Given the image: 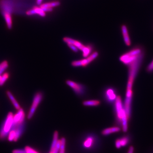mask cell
Listing matches in <instances>:
<instances>
[{
  "mask_svg": "<svg viewBox=\"0 0 153 153\" xmlns=\"http://www.w3.org/2000/svg\"><path fill=\"white\" fill-rule=\"evenodd\" d=\"M144 53L142 54L136 60L129 65L128 77L127 84L125 100L131 102L133 98L132 88L134 81L143 60Z\"/></svg>",
  "mask_w": 153,
  "mask_h": 153,
  "instance_id": "obj_1",
  "label": "cell"
},
{
  "mask_svg": "<svg viewBox=\"0 0 153 153\" xmlns=\"http://www.w3.org/2000/svg\"><path fill=\"white\" fill-rule=\"evenodd\" d=\"M114 110L117 122L122 127L123 131L126 132L128 130V122L129 120L126 113L120 96H117L115 101Z\"/></svg>",
  "mask_w": 153,
  "mask_h": 153,
  "instance_id": "obj_2",
  "label": "cell"
},
{
  "mask_svg": "<svg viewBox=\"0 0 153 153\" xmlns=\"http://www.w3.org/2000/svg\"><path fill=\"white\" fill-rule=\"evenodd\" d=\"M143 53L142 49L138 47H135L122 55L120 57V60L125 65L128 66Z\"/></svg>",
  "mask_w": 153,
  "mask_h": 153,
  "instance_id": "obj_3",
  "label": "cell"
},
{
  "mask_svg": "<svg viewBox=\"0 0 153 153\" xmlns=\"http://www.w3.org/2000/svg\"><path fill=\"white\" fill-rule=\"evenodd\" d=\"M13 114L11 112H9L7 114L0 129V139H4L8 135L9 133L13 128Z\"/></svg>",
  "mask_w": 153,
  "mask_h": 153,
  "instance_id": "obj_4",
  "label": "cell"
},
{
  "mask_svg": "<svg viewBox=\"0 0 153 153\" xmlns=\"http://www.w3.org/2000/svg\"><path fill=\"white\" fill-rule=\"evenodd\" d=\"M98 56V52L96 51L91 53L88 57L84 59L72 61L71 63V66L74 67H80V66L83 67H86L92 61L95 60Z\"/></svg>",
  "mask_w": 153,
  "mask_h": 153,
  "instance_id": "obj_5",
  "label": "cell"
},
{
  "mask_svg": "<svg viewBox=\"0 0 153 153\" xmlns=\"http://www.w3.org/2000/svg\"><path fill=\"white\" fill-rule=\"evenodd\" d=\"M43 98V94L41 91L37 92L34 96L32 106L30 108L29 113H28L27 117L28 119H31L33 117L34 114L36 112V109Z\"/></svg>",
  "mask_w": 153,
  "mask_h": 153,
  "instance_id": "obj_6",
  "label": "cell"
},
{
  "mask_svg": "<svg viewBox=\"0 0 153 153\" xmlns=\"http://www.w3.org/2000/svg\"><path fill=\"white\" fill-rule=\"evenodd\" d=\"M66 84L72 88L76 95L82 96L85 93V85L80 84L72 80H68L66 81Z\"/></svg>",
  "mask_w": 153,
  "mask_h": 153,
  "instance_id": "obj_7",
  "label": "cell"
},
{
  "mask_svg": "<svg viewBox=\"0 0 153 153\" xmlns=\"http://www.w3.org/2000/svg\"><path fill=\"white\" fill-rule=\"evenodd\" d=\"M104 96L105 99L107 102L112 103V102H115L117 96V95L116 90L114 88H109L105 91Z\"/></svg>",
  "mask_w": 153,
  "mask_h": 153,
  "instance_id": "obj_8",
  "label": "cell"
},
{
  "mask_svg": "<svg viewBox=\"0 0 153 153\" xmlns=\"http://www.w3.org/2000/svg\"><path fill=\"white\" fill-rule=\"evenodd\" d=\"M131 137L129 135H126L116 140L115 144L117 149H119L122 147L128 146L131 142Z\"/></svg>",
  "mask_w": 153,
  "mask_h": 153,
  "instance_id": "obj_9",
  "label": "cell"
},
{
  "mask_svg": "<svg viewBox=\"0 0 153 153\" xmlns=\"http://www.w3.org/2000/svg\"><path fill=\"white\" fill-rule=\"evenodd\" d=\"M18 112L13 116V126H18L24 123L25 119V112L22 108L18 110Z\"/></svg>",
  "mask_w": 153,
  "mask_h": 153,
  "instance_id": "obj_10",
  "label": "cell"
},
{
  "mask_svg": "<svg viewBox=\"0 0 153 153\" xmlns=\"http://www.w3.org/2000/svg\"><path fill=\"white\" fill-rule=\"evenodd\" d=\"M121 29V32L122 33L123 36V40L125 43L126 45L127 46L129 47L131 45V42L130 37L129 35L127 27L126 25H122Z\"/></svg>",
  "mask_w": 153,
  "mask_h": 153,
  "instance_id": "obj_11",
  "label": "cell"
},
{
  "mask_svg": "<svg viewBox=\"0 0 153 153\" xmlns=\"http://www.w3.org/2000/svg\"><path fill=\"white\" fill-rule=\"evenodd\" d=\"M63 41L64 42L67 44V43H70L73 44L74 46H75L79 50L82 51L84 48H85V46L83 45L82 43L79 41H77V40H74L72 38H68V37H64L63 38Z\"/></svg>",
  "mask_w": 153,
  "mask_h": 153,
  "instance_id": "obj_12",
  "label": "cell"
},
{
  "mask_svg": "<svg viewBox=\"0 0 153 153\" xmlns=\"http://www.w3.org/2000/svg\"><path fill=\"white\" fill-rule=\"evenodd\" d=\"M35 14H38L42 17L46 16V13L40 7H35L32 10L26 12V15L30 16Z\"/></svg>",
  "mask_w": 153,
  "mask_h": 153,
  "instance_id": "obj_13",
  "label": "cell"
},
{
  "mask_svg": "<svg viewBox=\"0 0 153 153\" xmlns=\"http://www.w3.org/2000/svg\"><path fill=\"white\" fill-rule=\"evenodd\" d=\"M120 127L113 126L104 129L102 131L101 134L103 136H108L111 134L119 132L121 131Z\"/></svg>",
  "mask_w": 153,
  "mask_h": 153,
  "instance_id": "obj_14",
  "label": "cell"
},
{
  "mask_svg": "<svg viewBox=\"0 0 153 153\" xmlns=\"http://www.w3.org/2000/svg\"><path fill=\"white\" fill-rule=\"evenodd\" d=\"M95 142V139L94 137L90 136L87 137L85 138L83 141V147L85 149H89L92 147L93 145H94Z\"/></svg>",
  "mask_w": 153,
  "mask_h": 153,
  "instance_id": "obj_15",
  "label": "cell"
},
{
  "mask_svg": "<svg viewBox=\"0 0 153 153\" xmlns=\"http://www.w3.org/2000/svg\"><path fill=\"white\" fill-rule=\"evenodd\" d=\"M101 104V101L98 100H85L82 102V105L85 106H97Z\"/></svg>",
  "mask_w": 153,
  "mask_h": 153,
  "instance_id": "obj_16",
  "label": "cell"
},
{
  "mask_svg": "<svg viewBox=\"0 0 153 153\" xmlns=\"http://www.w3.org/2000/svg\"><path fill=\"white\" fill-rule=\"evenodd\" d=\"M7 95L8 97L10 100L12 102V103H13V105L15 107V108L17 110L20 109L21 108L20 105L18 103V101L16 100V98L14 97V96L11 93V91H7Z\"/></svg>",
  "mask_w": 153,
  "mask_h": 153,
  "instance_id": "obj_17",
  "label": "cell"
},
{
  "mask_svg": "<svg viewBox=\"0 0 153 153\" xmlns=\"http://www.w3.org/2000/svg\"><path fill=\"white\" fill-rule=\"evenodd\" d=\"M4 15L8 28L9 30H11L13 28V20L10 14L8 12H5L4 13Z\"/></svg>",
  "mask_w": 153,
  "mask_h": 153,
  "instance_id": "obj_18",
  "label": "cell"
},
{
  "mask_svg": "<svg viewBox=\"0 0 153 153\" xmlns=\"http://www.w3.org/2000/svg\"><path fill=\"white\" fill-rule=\"evenodd\" d=\"M60 5V3L58 1H55L51 2L45 3V4H41L40 5V7L42 8H53L54 7H58Z\"/></svg>",
  "mask_w": 153,
  "mask_h": 153,
  "instance_id": "obj_19",
  "label": "cell"
},
{
  "mask_svg": "<svg viewBox=\"0 0 153 153\" xmlns=\"http://www.w3.org/2000/svg\"><path fill=\"white\" fill-rule=\"evenodd\" d=\"M58 137H59V134L57 131H55L53 135V140H52V145H51V149H50V152H49L52 153L54 150L56 145H57V142L59 140H58Z\"/></svg>",
  "mask_w": 153,
  "mask_h": 153,
  "instance_id": "obj_20",
  "label": "cell"
},
{
  "mask_svg": "<svg viewBox=\"0 0 153 153\" xmlns=\"http://www.w3.org/2000/svg\"><path fill=\"white\" fill-rule=\"evenodd\" d=\"M92 50H93V47L91 45H88L85 46V48L82 51L83 57L85 58L88 57L90 54H91Z\"/></svg>",
  "mask_w": 153,
  "mask_h": 153,
  "instance_id": "obj_21",
  "label": "cell"
},
{
  "mask_svg": "<svg viewBox=\"0 0 153 153\" xmlns=\"http://www.w3.org/2000/svg\"><path fill=\"white\" fill-rule=\"evenodd\" d=\"M10 77V74L8 72H5L1 76V79L0 81V86H2L6 81Z\"/></svg>",
  "mask_w": 153,
  "mask_h": 153,
  "instance_id": "obj_22",
  "label": "cell"
},
{
  "mask_svg": "<svg viewBox=\"0 0 153 153\" xmlns=\"http://www.w3.org/2000/svg\"><path fill=\"white\" fill-rule=\"evenodd\" d=\"M25 150L27 153H40L38 151L29 146L26 147Z\"/></svg>",
  "mask_w": 153,
  "mask_h": 153,
  "instance_id": "obj_23",
  "label": "cell"
},
{
  "mask_svg": "<svg viewBox=\"0 0 153 153\" xmlns=\"http://www.w3.org/2000/svg\"><path fill=\"white\" fill-rule=\"evenodd\" d=\"M67 46L69 47L70 49H71L73 52H78L79 49H77V48L73 44H70V43H67Z\"/></svg>",
  "mask_w": 153,
  "mask_h": 153,
  "instance_id": "obj_24",
  "label": "cell"
},
{
  "mask_svg": "<svg viewBox=\"0 0 153 153\" xmlns=\"http://www.w3.org/2000/svg\"><path fill=\"white\" fill-rule=\"evenodd\" d=\"M146 71L149 73L153 72V60L152 62L147 66L146 68Z\"/></svg>",
  "mask_w": 153,
  "mask_h": 153,
  "instance_id": "obj_25",
  "label": "cell"
},
{
  "mask_svg": "<svg viewBox=\"0 0 153 153\" xmlns=\"http://www.w3.org/2000/svg\"><path fill=\"white\" fill-rule=\"evenodd\" d=\"M13 153H27L25 150L23 149H16L14 150L13 152Z\"/></svg>",
  "mask_w": 153,
  "mask_h": 153,
  "instance_id": "obj_26",
  "label": "cell"
},
{
  "mask_svg": "<svg viewBox=\"0 0 153 153\" xmlns=\"http://www.w3.org/2000/svg\"><path fill=\"white\" fill-rule=\"evenodd\" d=\"M42 10L46 13V12H51L53 11V8H42Z\"/></svg>",
  "mask_w": 153,
  "mask_h": 153,
  "instance_id": "obj_27",
  "label": "cell"
},
{
  "mask_svg": "<svg viewBox=\"0 0 153 153\" xmlns=\"http://www.w3.org/2000/svg\"><path fill=\"white\" fill-rule=\"evenodd\" d=\"M134 149L132 146H131L129 148L128 151L127 153H134Z\"/></svg>",
  "mask_w": 153,
  "mask_h": 153,
  "instance_id": "obj_28",
  "label": "cell"
},
{
  "mask_svg": "<svg viewBox=\"0 0 153 153\" xmlns=\"http://www.w3.org/2000/svg\"><path fill=\"white\" fill-rule=\"evenodd\" d=\"M43 0H36V3L38 5H41Z\"/></svg>",
  "mask_w": 153,
  "mask_h": 153,
  "instance_id": "obj_29",
  "label": "cell"
},
{
  "mask_svg": "<svg viewBox=\"0 0 153 153\" xmlns=\"http://www.w3.org/2000/svg\"><path fill=\"white\" fill-rule=\"evenodd\" d=\"M1 75H0V81H1Z\"/></svg>",
  "mask_w": 153,
  "mask_h": 153,
  "instance_id": "obj_30",
  "label": "cell"
},
{
  "mask_svg": "<svg viewBox=\"0 0 153 153\" xmlns=\"http://www.w3.org/2000/svg\"><path fill=\"white\" fill-rule=\"evenodd\" d=\"M152 153H153V152H152Z\"/></svg>",
  "mask_w": 153,
  "mask_h": 153,
  "instance_id": "obj_31",
  "label": "cell"
}]
</instances>
